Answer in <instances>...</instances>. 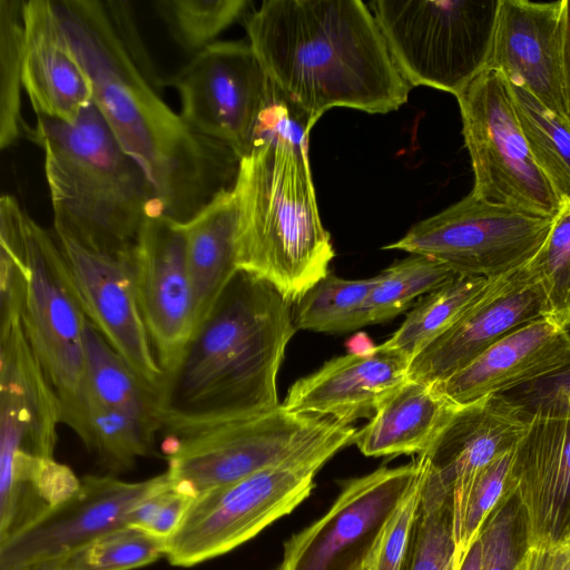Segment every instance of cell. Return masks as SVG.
Here are the masks:
<instances>
[{"label":"cell","mask_w":570,"mask_h":570,"mask_svg":"<svg viewBox=\"0 0 570 570\" xmlns=\"http://www.w3.org/2000/svg\"><path fill=\"white\" fill-rule=\"evenodd\" d=\"M410 361L383 343L332 358L296 381L282 405L291 412L331 417L350 425L372 416L409 380Z\"/></svg>","instance_id":"cell-22"},{"label":"cell","mask_w":570,"mask_h":570,"mask_svg":"<svg viewBox=\"0 0 570 570\" xmlns=\"http://www.w3.org/2000/svg\"><path fill=\"white\" fill-rule=\"evenodd\" d=\"M80 479L55 459L0 458V544L71 495Z\"/></svg>","instance_id":"cell-27"},{"label":"cell","mask_w":570,"mask_h":570,"mask_svg":"<svg viewBox=\"0 0 570 570\" xmlns=\"http://www.w3.org/2000/svg\"><path fill=\"white\" fill-rule=\"evenodd\" d=\"M21 80L37 117L72 122L92 102L90 80L52 1L24 2Z\"/></svg>","instance_id":"cell-24"},{"label":"cell","mask_w":570,"mask_h":570,"mask_svg":"<svg viewBox=\"0 0 570 570\" xmlns=\"http://www.w3.org/2000/svg\"><path fill=\"white\" fill-rule=\"evenodd\" d=\"M345 435L283 463L193 499L167 539L165 557L177 567H191L225 554L291 513L314 488L318 470L353 443Z\"/></svg>","instance_id":"cell-8"},{"label":"cell","mask_w":570,"mask_h":570,"mask_svg":"<svg viewBox=\"0 0 570 570\" xmlns=\"http://www.w3.org/2000/svg\"><path fill=\"white\" fill-rule=\"evenodd\" d=\"M419 459L424 465L422 493L402 570H455L452 492Z\"/></svg>","instance_id":"cell-30"},{"label":"cell","mask_w":570,"mask_h":570,"mask_svg":"<svg viewBox=\"0 0 570 570\" xmlns=\"http://www.w3.org/2000/svg\"><path fill=\"white\" fill-rule=\"evenodd\" d=\"M458 273L433 258L410 255L375 276L364 307V324L385 322L405 311L424 294L452 281Z\"/></svg>","instance_id":"cell-33"},{"label":"cell","mask_w":570,"mask_h":570,"mask_svg":"<svg viewBox=\"0 0 570 570\" xmlns=\"http://www.w3.org/2000/svg\"><path fill=\"white\" fill-rule=\"evenodd\" d=\"M531 413L504 394L460 406L421 456L452 492L453 524L481 471L513 449Z\"/></svg>","instance_id":"cell-21"},{"label":"cell","mask_w":570,"mask_h":570,"mask_svg":"<svg viewBox=\"0 0 570 570\" xmlns=\"http://www.w3.org/2000/svg\"><path fill=\"white\" fill-rule=\"evenodd\" d=\"M513 570H570V542L544 547H527Z\"/></svg>","instance_id":"cell-44"},{"label":"cell","mask_w":570,"mask_h":570,"mask_svg":"<svg viewBox=\"0 0 570 570\" xmlns=\"http://www.w3.org/2000/svg\"><path fill=\"white\" fill-rule=\"evenodd\" d=\"M0 316V456L55 459L60 401L29 344L20 313Z\"/></svg>","instance_id":"cell-20"},{"label":"cell","mask_w":570,"mask_h":570,"mask_svg":"<svg viewBox=\"0 0 570 570\" xmlns=\"http://www.w3.org/2000/svg\"><path fill=\"white\" fill-rule=\"evenodd\" d=\"M419 472L402 501L384 525L362 570H402L420 502L424 465L416 458Z\"/></svg>","instance_id":"cell-40"},{"label":"cell","mask_w":570,"mask_h":570,"mask_svg":"<svg viewBox=\"0 0 570 570\" xmlns=\"http://www.w3.org/2000/svg\"><path fill=\"white\" fill-rule=\"evenodd\" d=\"M183 225L195 333L238 271L239 203L235 188L220 191Z\"/></svg>","instance_id":"cell-25"},{"label":"cell","mask_w":570,"mask_h":570,"mask_svg":"<svg viewBox=\"0 0 570 570\" xmlns=\"http://www.w3.org/2000/svg\"><path fill=\"white\" fill-rule=\"evenodd\" d=\"M570 364V333L544 317L502 337L433 387L456 405L505 394Z\"/></svg>","instance_id":"cell-23"},{"label":"cell","mask_w":570,"mask_h":570,"mask_svg":"<svg viewBox=\"0 0 570 570\" xmlns=\"http://www.w3.org/2000/svg\"><path fill=\"white\" fill-rule=\"evenodd\" d=\"M459 562H460V559H459ZM458 569H459V563H458V566H456V569H455V570H458Z\"/></svg>","instance_id":"cell-49"},{"label":"cell","mask_w":570,"mask_h":570,"mask_svg":"<svg viewBox=\"0 0 570 570\" xmlns=\"http://www.w3.org/2000/svg\"><path fill=\"white\" fill-rule=\"evenodd\" d=\"M460 405L432 384L407 380L357 430L353 443L367 456L423 453Z\"/></svg>","instance_id":"cell-26"},{"label":"cell","mask_w":570,"mask_h":570,"mask_svg":"<svg viewBox=\"0 0 570 570\" xmlns=\"http://www.w3.org/2000/svg\"><path fill=\"white\" fill-rule=\"evenodd\" d=\"M563 83L567 106V119L570 124V0L566 2V32L563 50Z\"/></svg>","instance_id":"cell-45"},{"label":"cell","mask_w":570,"mask_h":570,"mask_svg":"<svg viewBox=\"0 0 570 570\" xmlns=\"http://www.w3.org/2000/svg\"><path fill=\"white\" fill-rule=\"evenodd\" d=\"M249 4L246 0H159L155 10L173 39L186 52L196 55L214 43Z\"/></svg>","instance_id":"cell-37"},{"label":"cell","mask_w":570,"mask_h":570,"mask_svg":"<svg viewBox=\"0 0 570 570\" xmlns=\"http://www.w3.org/2000/svg\"><path fill=\"white\" fill-rule=\"evenodd\" d=\"M167 480V472L138 482L112 475L83 476L71 495L0 544V570L70 556L99 535L127 524L130 511Z\"/></svg>","instance_id":"cell-15"},{"label":"cell","mask_w":570,"mask_h":570,"mask_svg":"<svg viewBox=\"0 0 570 570\" xmlns=\"http://www.w3.org/2000/svg\"><path fill=\"white\" fill-rule=\"evenodd\" d=\"M570 390V364L540 380L519 386L504 395L532 413L554 402Z\"/></svg>","instance_id":"cell-43"},{"label":"cell","mask_w":570,"mask_h":570,"mask_svg":"<svg viewBox=\"0 0 570 570\" xmlns=\"http://www.w3.org/2000/svg\"><path fill=\"white\" fill-rule=\"evenodd\" d=\"M568 541L570 542V537H569Z\"/></svg>","instance_id":"cell-50"},{"label":"cell","mask_w":570,"mask_h":570,"mask_svg":"<svg viewBox=\"0 0 570 570\" xmlns=\"http://www.w3.org/2000/svg\"><path fill=\"white\" fill-rule=\"evenodd\" d=\"M23 0H0V147L13 145L26 130L21 117Z\"/></svg>","instance_id":"cell-36"},{"label":"cell","mask_w":570,"mask_h":570,"mask_svg":"<svg viewBox=\"0 0 570 570\" xmlns=\"http://www.w3.org/2000/svg\"><path fill=\"white\" fill-rule=\"evenodd\" d=\"M168 474V473H167ZM193 497L168 480L145 497L129 513L127 524L168 539L175 531Z\"/></svg>","instance_id":"cell-42"},{"label":"cell","mask_w":570,"mask_h":570,"mask_svg":"<svg viewBox=\"0 0 570 570\" xmlns=\"http://www.w3.org/2000/svg\"><path fill=\"white\" fill-rule=\"evenodd\" d=\"M92 88V102L155 189L160 214L187 223L235 185L240 157L193 131L160 96L130 3L52 1Z\"/></svg>","instance_id":"cell-1"},{"label":"cell","mask_w":570,"mask_h":570,"mask_svg":"<svg viewBox=\"0 0 570 570\" xmlns=\"http://www.w3.org/2000/svg\"><path fill=\"white\" fill-rule=\"evenodd\" d=\"M543 306L525 265L494 278L456 323L411 360L409 380H445L512 331L542 317Z\"/></svg>","instance_id":"cell-19"},{"label":"cell","mask_w":570,"mask_h":570,"mask_svg":"<svg viewBox=\"0 0 570 570\" xmlns=\"http://www.w3.org/2000/svg\"><path fill=\"white\" fill-rule=\"evenodd\" d=\"M481 561L482 544L480 537H478L460 559L458 570H481Z\"/></svg>","instance_id":"cell-46"},{"label":"cell","mask_w":570,"mask_h":570,"mask_svg":"<svg viewBox=\"0 0 570 570\" xmlns=\"http://www.w3.org/2000/svg\"><path fill=\"white\" fill-rule=\"evenodd\" d=\"M163 431L166 472L193 498L356 432L331 417L287 411L282 403L255 415Z\"/></svg>","instance_id":"cell-7"},{"label":"cell","mask_w":570,"mask_h":570,"mask_svg":"<svg viewBox=\"0 0 570 570\" xmlns=\"http://www.w3.org/2000/svg\"><path fill=\"white\" fill-rule=\"evenodd\" d=\"M404 79L458 97L487 67L500 0L368 4Z\"/></svg>","instance_id":"cell-9"},{"label":"cell","mask_w":570,"mask_h":570,"mask_svg":"<svg viewBox=\"0 0 570 570\" xmlns=\"http://www.w3.org/2000/svg\"><path fill=\"white\" fill-rule=\"evenodd\" d=\"M515 497L504 500L488 518L479 534L481 570H513L518 561L517 521L520 505Z\"/></svg>","instance_id":"cell-41"},{"label":"cell","mask_w":570,"mask_h":570,"mask_svg":"<svg viewBox=\"0 0 570 570\" xmlns=\"http://www.w3.org/2000/svg\"><path fill=\"white\" fill-rule=\"evenodd\" d=\"M140 311L156 358L167 376L195 330L184 225L149 215L129 255Z\"/></svg>","instance_id":"cell-14"},{"label":"cell","mask_w":570,"mask_h":570,"mask_svg":"<svg viewBox=\"0 0 570 570\" xmlns=\"http://www.w3.org/2000/svg\"><path fill=\"white\" fill-rule=\"evenodd\" d=\"M417 472L415 460L345 482L328 511L285 542L277 570H362Z\"/></svg>","instance_id":"cell-13"},{"label":"cell","mask_w":570,"mask_h":570,"mask_svg":"<svg viewBox=\"0 0 570 570\" xmlns=\"http://www.w3.org/2000/svg\"><path fill=\"white\" fill-rule=\"evenodd\" d=\"M164 86L174 87L181 118L196 134L232 148H252L273 85L250 43L215 41L194 55Z\"/></svg>","instance_id":"cell-12"},{"label":"cell","mask_w":570,"mask_h":570,"mask_svg":"<svg viewBox=\"0 0 570 570\" xmlns=\"http://www.w3.org/2000/svg\"><path fill=\"white\" fill-rule=\"evenodd\" d=\"M509 82V81H508ZM517 117L531 154L562 204L570 202V124L530 91L509 82Z\"/></svg>","instance_id":"cell-31"},{"label":"cell","mask_w":570,"mask_h":570,"mask_svg":"<svg viewBox=\"0 0 570 570\" xmlns=\"http://www.w3.org/2000/svg\"><path fill=\"white\" fill-rule=\"evenodd\" d=\"M86 317L160 397L165 383L138 303L129 255L89 249L56 235Z\"/></svg>","instance_id":"cell-16"},{"label":"cell","mask_w":570,"mask_h":570,"mask_svg":"<svg viewBox=\"0 0 570 570\" xmlns=\"http://www.w3.org/2000/svg\"><path fill=\"white\" fill-rule=\"evenodd\" d=\"M456 99L474 174L472 193L498 205L553 218L562 202L531 154L507 78L484 68Z\"/></svg>","instance_id":"cell-10"},{"label":"cell","mask_w":570,"mask_h":570,"mask_svg":"<svg viewBox=\"0 0 570 570\" xmlns=\"http://www.w3.org/2000/svg\"><path fill=\"white\" fill-rule=\"evenodd\" d=\"M27 134L45 151L56 235L96 252L128 255L145 219L160 208L146 174L96 105L72 122L37 117Z\"/></svg>","instance_id":"cell-5"},{"label":"cell","mask_w":570,"mask_h":570,"mask_svg":"<svg viewBox=\"0 0 570 570\" xmlns=\"http://www.w3.org/2000/svg\"><path fill=\"white\" fill-rule=\"evenodd\" d=\"M0 216L11 228L23 262L20 318L26 336L60 401L62 423L85 443L87 317L65 257L57 239L11 195L1 197Z\"/></svg>","instance_id":"cell-6"},{"label":"cell","mask_w":570,"mask_h":570,"mask_svg":"<svg viewBox=\"0 0 570 570\" xmlns=\"http://www.w3.org/2000/svg\"><path fill=\"white\" fill-rule=\"evenodd\" d=\"M246 31L273 86L311 129L334 107L387 114L407 101L412 87L360 0L264 1Z\"/></svg>","instance_id":"cell-2"},{"label":"cell","mask_w":570,"mask_h":570,"mask_svg":"<svg viewBox=\"0 0 570 570\" xmlns=\"http://www.w3.org/2000/svg\"><path fill=\"white\" fill-rule=\"evenodd\" d=\"M167 539L132 524L115 528L70 556L72 570H131L166 554Z\"/></svg>","instance_id":"cell-38"},{"label":"cell","mask_w":570,"mask_h":570,"mask_svg":"<svg viewBox=\"0 0 570 570\" xmlns=\"http://www.w3.org/2000/svg\"><path fill=\"white\" fill-rule=\"evenodd\" d=\"M375 281L345 279L328 272L296 302V330L341 333L365 326L364 307Z\"/></svg>","instance_id":"cell-34"},{"label":"cell","mask_w":570,"mask_h":570,"mask_svg":"<svg viewBox=\"0 0 570 570\" xmlns=\"http://www.w3.org/2000/svg\"><path fill=\"white\" fill-rule=\"evenodd\" d=\"M309 131L305 118L273 86L234 185L237 267L272 284L292 304L328 274L335 256L312 180Z\"/></svg>","instance_id":"cell-4"},{"label":"cell","mask_w":570,"mask_h":570,"mask_svg":"<svg viewBox=\"0 0 570 570\" xmlns=\"http://www.w3.org/2000/svg\"><path fill=\"white\" fill-rule=\"evenodd\" d=\"M514 448L503 452L487 465L469 492L463 512L453 524L456 552L460 559L479 537L491 513L504 500L514 495L510 489Z\"/></svg>","instance_id":"cell-39"},{"label":"cell","mask_w":570,"mask_h":570,"mask_svg":"<svg viewBox=\"0 0 570 570\" xmlns=\"http://www.w3.org/2000/svg\"><path fill=\"white\" fill-rule=\"evenodd\" d=\"M88 402L159 423V396L87 318L83 328Z\"/></svg>","instance_id":"cell-28"},{"label":"cell","mask_w":570,"mask_h":570,"mask_svg":"<svg viewBox=\"0 0 570 570\" xmlns=\"http://www.w3.org/2000/svg\"><path fill=\"white\" fill-rule=\"evenodd\" d=\"M552 220L491 203L471 191L383 248L433 258L458 274L494 278L528 264L548 236Z\"/></svg>","instance_id":"cell-11"},{"label":"cell","mask_w":570,"mask_h":570,"mask_svg":"<svg viewBox=\"0 0 570 570\" xmlns=\"http://www.w3.org/2000/svg\"><path fill=\"white\" fill-rule=\"evenodd\" d=\"M543 411H560V410H569L570 411V390L561 394L554 402L550 405L540 409ZM538 411V410H537Z\"/></svg>","instance_id":"cell-48"},{"label":"cell","mask_w":570,"mask_h":570,"mask_svg":"<svg viewBox=\"0 0 570 570\" xmlns=\"http://www.w3.org/2000/svg\"><path fill=\"white\" fill-rule=\"evenodd\" d=\"M291 306L272 284L238 269L165 377L160 430L278 406L277 373L296 331Z\"/></svg>","instance_id":"cell-3"},{"label":"cell","mask_w":570,"mask_h":570,"mask_svg":"<svg viewBox=\"0 0 570 570\" xmlns=\"http://www.w3.org/2000/svg\"><path fill=\"white\" fill-rule=\"evenodd\" d=\"M88 435L85 446L111 471L134 466L138 458L150 453L157 422L125 411L87 403Z\"/></svg>","instance_id":"cell-32"},{"label":"cell","mask_w":570,"mask_h":570,"mask_svg":"<svg viewBox=\"0 0 570 570\" xmlns=\"http://www.w3.org/2000/svg\"><path fill=\"white\" fill-rule=\"evenodd\" d=\"M510 489L523 514L527 547L570 537V411L531 413L513 451Z\"/></svg>","instance_id":"cell-17"},{"label":"cell","mask_w":570,"mask_h":570,"mask_svg":"<svg viewBox=\"0 0 570 570\" xmlns=\"http://www.w3.org/2000/svg\"><path fill=\"white\" fill-rule=\"evenodd\" d=\"M543 297V315L549 322L570 326V202L553 217L544 242L525 264Z\"/></svg>","instance_id":"cell-35"},{"label":"cell","mask_w":570,"mask_h":570,"mask_svg":"<svg viewBox=\"0 0 570 570\" xmlns=\"http://www.w3.org/2000/svg\"><path fill=\"white\" fill-rule=\"evenodd\" d=\"M494 278L458 274L445 285L426 294L407 314L400 328L383 344L400 352L411 362L456 323L484 294Z\"/></svg>","instance_id":"cell-29"},{"label":"cell","mask_w":570,"mask_h":570,"mask_svg":"<svg viewBox=\"0 0 570 570\" xmlns=\"http://www.w3.org/2000/svg\"><path fill=\"white\" fill-rule=\"evenodd\" d=\"M566 2L500 0L485 68L500 71L567 119L563 83Z\"/></svg>","instance_id":"cell-18"},{"label":"cell","mask_w":570,"mask_h":570,"mask_svg":"<svg viewBox=\"0 0 570 570\" xmlns=\"http://www.w3.org/2000/svg\"><path fill=\"white\" fill-rule=\"evenodd\" d=\"M17 570H72L67 558L48 559L28 563Z\"/></svg>","instance_id":"cell-47"}]
</instances>
